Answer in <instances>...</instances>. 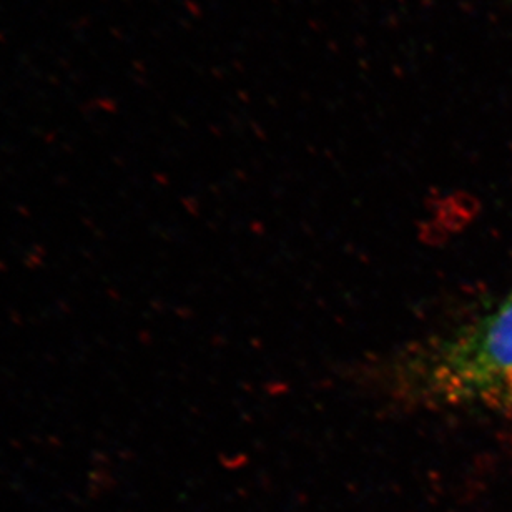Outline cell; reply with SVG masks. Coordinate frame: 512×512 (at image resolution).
Returning a JSON list of instances; mask_svg holds the SVG:
<instances>
[{
	"instance_id": "obj_1",
	"label": "cell",
	"mask_w": 512,
	"mask_h": 512,
	"mask_svg": "<svg viewBox=\"0 0 512 512\" xmlns=\"http://www.w3.org/2000/svg\"><path fill=\"white\" fill-rule=\"evenodd\" d=\"M438 383L456 399L512 411V296L449 346Z\"/></svg>"
}]
</instances>
